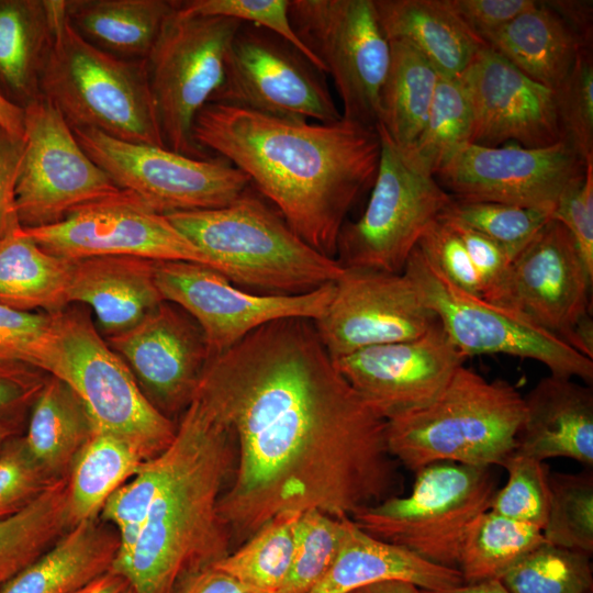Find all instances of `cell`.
Masks as SVG:
<instances>
[{"label": "cell", "mask_w": 593, "mask_h": 593, "mask_svg": "<svg viewBox=\"0 0 593 593\" xmlns=\"http://www.w3.org/2000/svg\"><path fill=\"white\" fill-rule=\"evenodd\" d=\"M52 336V314L0 305V362H19L42 370Z\"/></svg>", "instance_id": "obj_48"}, {"label": "cell", "mask_w": 593, "mask_h": 593, "mask_svg": "<svg viewBox=\"0 0 593 593\" xmlns=\"http://www.w3.org/2000/svg\"><path fill=\"white\" fill-rule=\"evenodd\" d=\"M22 435L11 438L0 451V522L23 511L58 481L33 459Z\"/></svg>", "instance_id": "obj_47"}, {"label": "cell", "mask_w": 593, "mask_h": 593, "mask_svg": "<svg viewBox=\"0 0 593 593\" xmlns=\"http://www.w3.org/2000/svg\"><path fill=\"white\" fill-rule=\"evenodd\" d=\"M289 15L320 70L332 77L342 118L376 127L390 44L373 0H290Z\"/></svg>", "instance_id": "obj_12"}, {"label": "cell", "mask_w": 593, "mask_h": 593, "mask_svg": "<svg viewBox=\"0 0 593 593\" xmlns=\"http://www.w3.org/2000/svg\"><path fill=\"white\" fill-rule=\"evenodd\" d=\"M301 513H282L212 566L259 593H278L289 574Z\"/></svg>", "instance_id": "obj_38"}, {"label": "cell", "mask_w": 593, "mask_h": 593, "mask_svg": "<svg viewBox=\"0 0 593 593\" xmlns=\"http://www.w3.org/2000/svg\"><path fill=\"white\" fill-rule=\"evenodd\" d=\"M325 74L287 41L242 23L230 44L224 76L210 102L320 123L342 119Z\"/></svg>", "instance_id": "obj_14"}, {"label": "cell", "mask_w": 593, "mask_h": 593, "mask_svg": "<svg viewBox=\"0 0 593 593\" xmlns=\"http://www.w3.org/2000/svg\"><path fill=\"white\" fill-rule=\"evenodd\" d=\"M472 112L459 76L439 74L422 132L409 147L418 161L435 174L470 144Z\"/></svg>", "instance_id": "obj_39"}, {"label": "cell", "mask_w": 593, "mask_h": 593, "mask_svg": "<svg viewBox=\"0 0 593 593\" xmlns=\"http://www.w3.org/2000/svg\"><path fill=\"white\" fill-rule=\"evenodd\" d=\"M552 219L571 234L584 266L593 276V160L586 163L584 177L562 194Z\"/></svg>", "instance_id": "obj_50"}, {"label": "cell", "mask_w": 593, "mask_h": 593, "mask_svg": "<svg viewBox=\"0 0 593 593\" xmlns=\"http://www.w3.org/2000/svg\"><path fill=\"white\" fill-rule=\"evenodd\" d=\"M439 217L450 224L465 245L482 283L481 295L497 286L511 262L505 251L484 234L458 221Z\"/></svg>", "instance_id": "obj_53"}, {"label": "cell", "mask_w": 593, "mask_h": 593, "mask_svg": "<svg viewBox=\"0 0 593 593\" xmlns=\"http://www.w3.org/2000/svg\"><path fill=\"white\" fill-rule=\"evenodd\" d=\"M495 242L512 261L552 219L545 210L485 201L454 200L440 215Z\"/></svg>", "instance_id": "obj_43"}, {"label": "cell", "mask_w": 593, "mask_h": 593, "mask_svg": "<svg viewBox=\"0 0 593 593\" xmlns=\"http://www.w3.org/2000/svg\"><path fill=\"white\" fill-rule=\"evenodd\" d=\"M240 25L223 16L184 14L178 1L165 21L145 64L166 148L210 158L193 139V124L222 83L227 51Z\"/></svg>", "instance_id": "obj_10"}, {"label": "cell", "mask_w": 593, "mask_h": 593, "mask_svg": "<svg viewBox=\"0 0 593 593\" xmlns=\"http://www.w3.org/2000/svg\"><path fill=\"white\" fill-rule=\"evenodd\" d=\"M97 430L79 395L63 380L48 376L30 407L24 444L54 480L65 479L78 452Z\"/></svg>", "instance_id": "obj_31"}, {"label": "cell", "mask_w": 593, "mask_h": 593, "mask_svg": "<svg viewBox=\"0 0 593 593\" xmlns=\"http://www.w3.org/2000/svg\"><path fill=\"white\" fill-rule=\"evenodd\" d=\"M550 505L542 529L545 540L553 546L593 552V474L549 473Z\"/></svg>", "instance_id": "obj_41"}, {"label": "cell", "mask_w": 593, "mask_h": 593, "mask_svg": "<svg viewBox=\"0 0 593 593\" xmlns=\"http://www.w3.org/2000/svg\"><path fill=\"white\" fill-rule=\"evenodd\" d=\"M496 490L493 467L435 462L415 472L409 495L387 499L350 518L374 538L458 569L467 529L490 508Z\"/></svg>", "instance_id": "obj_8"}, {"label": "cell", "mask_w": 593, "mask_h": 593, "mask_svg": "<svg viewBox=\"0 0 593 593\" xmlns=\"http://www.w3.org/2000/svg\"><path fill=\"white\" fill-rule=\"evenodd\" d=\"M166 216L234 284L295 295L335 282L344 270L249 188L226 206Z\"/></svg>", "instance_id": "obj_4"}, {"label": "cell", "mask_w": 593, "mask_h": 593, "mask_svg": "<svg viewBox=\"0 0 593 593\" xmlns=\"http://www.w3.org/2000/svg\"><path fill=\"white\" fill-rule=\"evenodd\" d=\"M192 135L202 150L243 171L302 239L336 259L345 219L378 172L377 126L343 118L333 123L279 118L209 102Z\"/></svg>", "instance_id": "obj_2"}, {"label": "cell", "mask_w": 593, "mask_h": 593, "mask_svg": "<svg viewBox=\"0 0 593 593\" xmlns=\"http://www.w3.org/2000/svg\"><path fill=\"white\" fill-rule=\"evenodd\" d=\"M289 2L290 0H187L178 1V8L188 15L223 16L264 29L290 43L317 67L292 27Z\"/></svg>", "instance_id": "obj_46"}, {"label": "cell", "mask_w": 593, "mask_h": 593, "mask_svg": "<svg viewBox=\"0 0 593 593\" xmlns=\"http://www.w3.org/2000/svg\"><path fill=\"white\" fill-rule=\"evenodd\" d=\"M68 302L88 305L107 337L125 332L164 302L155 261L130 256L74 260Z\"/></svg>", "instance_id": "obj_25"}, {"label": "cell", "mask_w": 593, "mask_h": 593, "mask_svg": "<svg viewBox=\"0 0 593 593\" xmlns=\"http://www.w3.org/2000/svg\"><path fill=\"white\" fill-rule=\"evenodd\" d=\"M15 206L23 228L49 226L121 191L88 156L60 112L43 97L24 107Z\"/></svg>", "instance_id": "obj_15"}, {"label": "cell", "mask_w": 593, "mask_h": 593, "mask_svg": "<svg viewBox=\"0 0 593 593\" xmlns=\"http://www.w3.org/2000/svg\"><path fill=\"white\" fill-rule=\"evenodd\" d=\"M459 78L471 105L470 144L546 147L562 139L555 90L526 76L488 45Z\"/></svg>", "instance_id": "obj_23"}, {"label": "cell", "mask_w": 593, "mask_h": 593, "mask_svg": "<svg viewBox=\"0 0 593 593\" xmlns=\"http://www.w3.org/2000/svg\"><path fill=\"white\" fill-rule=\"evenodd\" d=\"M72 264L44 250L19 226L0 243V305L48 314L66 309Z\"/></svg>", "instance_id": "obj_33"}, {"label": "cell", "mask_w": 593, "mask_h": 593, "mask_svg": "<svg viewBox=\"0 0 593 593\" xmlns=\"http://www.w3.org/2000/svg\"><path fill=\"white\" fill-rule=\"evenodd\" d=\"M23 230L44 250L69 260L130 256L212 268L166 215L126 190L81 205L56 224Z\"/></svg>", "instance_id": "obj_18"}, {"label": "cell", "mask_w": 593, "mask_h": 593, "mask_svg": "<svg viewBox=\"0 0 593 593\" xmlns=\"http://www.w3.org/2000/svg\"><path fill=\"white\" fill-rule=\"evenodd\" d=\"M177 593H259L210 566L190 577Z\"/></svg>", "instance_id": "obj_55"}, {"label": "cell", "mask_w": 593, "mask_h": 593, "mask_svg": "<svg viewBox=\"0 0 593 593\" xmlns=\"http://www.w3.org/2000/svg\"><path fill=\"white\" fill-rule=\"evenodd\" d=\"M484 43L533 80L556 90L570 72L585 41L545 1L522 12Z\"/></svg>", "instance_id": "obj_29"}, {"label": "cell", "mask_w": 593, "mask_h": 593, "mask_svg": "<svg viewBox=\"0 0 593 593\" xmlns=\"http://www.w3.org/2000/svg\"><path fill=\"white\" fill-rule=\"evenodd\" d=\"M381 155L362 215L342 227L336 260L343 268L402 273L421 237L451 203V195L409 147L379 125Z\"/></svg>", "instance_id": "obj_9"}, {"label": "cell", "mask_w": 593, "mask_h": 593, "mask_svg": "<svg viewBox=\"0 0 593 593\" xmlns=\"http://www.w3.org/2000/svg\"><path fill=\"white\" fill-rule=\"evenodd\" d=\"M558 122L567 141L584 163L593 160V58L583 47L555 90Z\"/></svg>", "instance_id": "obj_45"}, {"label": "cell", "mask_w": 593, "mask_h": 593, "mask_svg": "<svg viewBox=\"0 0 593 593\" xmlns=\"http://www.w3.org/2000/svg\"><path fill=\"white\" fill-rule=\"evenodd\" d=\"M127 585L128 581L124 577L108 571L74 593H121Z\"/></svg>", "instance_id": "obj_58"}, {"label": "cell", "mask_w": 593, "mask_h": 593, "mask_svg": "<svg viewBox=\"0 0 593 593\" xmlns=\"http://www.w3.org/2000/svg\"><path fill=\"white\" fill-rule=\"evenodd\" d=\"M418 588L404 581H383L362 588L363 593H416Z\"/></svg>", "instance_id": "obj_61"}, {"label": "cell", "mask_w": 593, "mask_h": 593, "mask_svg": "<svg viewBox=\"0 0 593 593\" xmlns=\"http://www.w3.org/2000/svg\"><path fill=\"white\" fill-rule=\"evenodd\" d=\"M116 529L100 517L71 527L42 556L0 586V593H74L110 571Z\"/></svg>", "instance_id": "obj_28"}, {"label": "cell", "mask_w": 593, "mask_h": 593, "mask_svg": "<svg viewBox=\"0 0 593 593\" xmlns=\"http://www.w3.org/2000/svg\"><path fill=\"white\" fill-rule=\"evenodd\" d=\"M334 288L326 312L313 322L334 360L417 338L439 323L404 272L344 268Z\"/></svg>", "instance_id": "obj_20"}, {"label": "cell", "mask_w": 593, "mask_h": 593, "mask_svg": "<svg viewBox=\"0 0 593 593\" xmlns=\"http://www.w3.org/2000/svg\"><path fill=\"white\" fill-rule=\"evenodd\" d=\"M446 1L462 22L481 40L503 27L537 2L535 0Z\"/></svg>", "instance_id": "obj_51"}, {"label": "cell", "mask_w": 593, "mask_h": 593, "mask_svg": "<svg viewBox=\"0 0 593 593\" xmlns=\"http://www.w3.org/2000/svg\"><path fill=\"white\" fill-rule=\"evenodd\" d=\"M592 282L571 234L551 219L481 296L571 346L580 322L592 315Z\"/></svg>", "instance_id": "obj_19"}, {"label": "cell", "mask_w": 593, "mask_h": 593, "mask_svg": "<svg viewBox=\"0 0 593 593\" xmlns=\"http://www.w3.org/2000/svg\"><path fill=\"white\" fill-rule=\"evenodd\" d=\"M590 557L545 541L510 569L500 581L508 593H592Z\"/></svg>", "instance_id": "obj_40"}, {"label": "cell", "mask_w": 593, "mask_h": 593, "mask_svg": "<svg viewBox=\"0 0 593 593\" xmlns=\"http://www.w3.org/2000/svg\"><path fill=\"white\" fill-rule=\"evenodd\" d=\"M416 593H508L500 580H488L475 583H463L459 586L443 590H422Z\"/></svg>", "instance_id": "obj_59"}, {"label": "cell", "mask_w": 593, "mask_h": 593, "mask_svg": "<svg viewBox=\"0 0 593 593\" xmlns=\"http://www.w3.org/2000/svg\"><path fill=\"white\" fill-rule=\"evenodd\" d=\"M417 247L454 284L469 293L482 294L481 280L465 245L446 220L438 217L432 223Z\"/></svg>", "instance_id": "obj_49"}, {"label": "cell", "mask_w": 593, "mask_h": 593, "mask_svg": "<svg viewBox=\"0 0 593 593\" xmlns=\"http://www.w3.org/2000/svg\"><path fill=\"white\" fill-rule=\"evenodd\" d=\"M24 415L0 417V451L11 438L23 434Z\"/></svg>", "instance_id": "obj_60"}, {"label": "cell", "mask_w": 593, "mask_h": 593, "mask_svg": "<svg viewBox=\"0 0 593 593\" xmlns=\"http://www.w3.org/2000/svg\"><path fill=\"white\" fill-rule=\"evenodd\" d=\"M155 280L164 301L179 306L197 322L210 358L269 322L317 321L335 289L331 282L295 295L251 293L235 287L219 271L189 261H155Z\"/></svg>", "instance_id": "obj_16"}, {"label": "cell", "mask_w": 593, "mask_h": 593, "mask_svg": "<svg viewBox=\"0 0 593 593\" xmlns=\"http://www.w3.org/2000/svg\"><path fill=\"white\" fill-rule=\"evenodd\" d=\"M347 518L318 510L299 515L290 571L278 593H307L322 579L339 551Z\"/></svg>", "instance_id": "obj_42"}, {"label": "cell", "mask_w": 593, "mask_h": 593, "mask_svg": "<svg viewBox=\"0 0 593 593\" xmlns=\"http://www.w3.org/2000/svg\"><path fill=\"white\" fill-rule=\"evenodd\" d=\"M585 41L591 42L592 5L582 1H546Z\"/></svg>", "instance_id": "obj_56"}, {"label": "cell", "mask_w": 593, "mask_h": 593, "mask_svg": "<svg viewBox=\"0 0 593 593\" xmlns=\"http://www.w3.org/2000/svg\"><path fill=\"white\" fill-rule=\"evenodd\" d=\"M72 27L89 43L114 56L145 60L176 9L170 0H69Z\"/></svg>", "instance_id": "obj_32"}, {"label": "cell", "mask_w": 593, "mask_h": 593, "mask_svg": "<svg viewBox=\"0 0 593 593\" xmlns=\"http://www.w3.org/2000/svg\"><path fill=\"white\" fill-rule=\"evenodd\" d=\"M165 456L160 488L122 573L134 593H177L190 577L233 550L219 513L236 465L230 428L194 398Z\"/></svg>", "instance_id": "obj_3"}, {"label": "cell", "mask_w": 593, "mask_h": 593, "mask_svg": "<svg viewBox=\"0 0 593 593\" xmlns=\"http://www.w3.org/2000/svg\"><path fill=\"white\" fill-rule=\"evenodd\" d=\"M24 139L0 127V243L20 225L15 206V183Z\"/></svg>", "instance_id": "obj_54"}, {"label": "cell", "mask_w": 593, "mask_h": 593, "mask_svg": "<svg viewBox=\"0 0 593 593\" xmlns=\"http://www.w3.org/2000/svg\"><path fill=\"white\" fill-rule=\"evenodd\" d=\"M515 451L541 461L563 457L593 467V389L549 374L524 396Z\"/></svg>", "instance_id": "obj_24"}, {"label": "cell", "mask_w": 593, "mask_h": 593, "mask_svg": "<svg viewBox=\"0 0 593 593\" xmlns=\"http://www.w3.org/2000/svg\"><path fill=\"white\" fill-rule=\"evenodd\" d=\"M381 30L426 57L441 75L460 76L486 44L446 0H373Z\"/></svg>", "instance_id": "obj_27"}, {"label": "cell", "mask_w": 593, "mask_h": 593, "mask_svg": "<svg viewBox=\"0 0 593 593\" xmlns=\"http://www.w3.org/2000/svg\"><path fill=\"white\" fill-rule=\"evenodd\" d=\"M145 461L130 443L96 430L76 456L66 477L71 527L98 518L109 497L132 479Z\"/></svg>", "instance_id": "obj_34"}, {"label": "cell", "mask_w": 593, "mask_h": 593, "mask_svg": "<svg viewBox=\"0 0 593 593\" xmlns=\"http://www.w3.org/2000/svg\"><path fill=\"white\" fill-rule=\"evenodd\" d=\"M121 593H134V590L131 585H127Z\"/></svg>", "instance_id": "obj_62"}, {"label": "cell", "mask_w": 593, "mask_h": 593, "mask_svg": "<svg viewBox=\"0 0 593 593\" xmlns=\"http://www.w3.org/2000/svg\"><path fill=\"white\" fill-rule=\"evenodd\" d=\"M403 272L466 358L502 354L533 359L552 376L578 378L592 385V359L515 312L460 289L417 246Z\"/></svg>", "instance_id": "obj_11"}, {"label": "cell", "mask_w": 593, "mask_h": 593, "mask_svg": "<svg viewBox=\"0 0 593 593\" xmlns=\"http://www.w3.org/2000/svg\"><path fill=\"white\" fill-rule=\"evenodd\" d=\"M52 315L53 337L42 371L79 395L97 430L124 439L146 460L166 450L177 423L150 403L90 315L68 306Z\"/></svg>", "instance_id": "obj_7"}, {"label": "cell", "mask_w": 593, "mask_h": 593, "mask_svg": "<svg viewBox=\"0 0 593 593\" xmlns=\"http://www.w3.org/2000/svg\"><path fill=\"white\" fill-rule=\"evenodd\" d=\"M194 398L235 440L219 502L233 545L282 513L353 517L403 490L388 421L338 371L313 321L269 322L210 358Z\"/></svg>", "instance_id": "obj_1"}, {"label": "cell", "mask_w": 593, "mask_h": 593, "mask_svg": "<svg viewBox=\"0 0 593 593\" xmlns=\"http://www.w3.org/2000/svg\"><path fill=\"white\" fill-rule=\"evenodd\" d=\"M72 131L119 189L132 192L164 215L226 206L250 186L243 171L221 157L198 159L166 147L116 139L92 128Z\"/></svg>", "instance_id": "obj_13"}, {"label": "cell", "mask_w": 593, "mask_h": 593, "mask_svg": "<svg viewBox=\"0 0 593 593\" xmlns=\"http://www.w3.org/2000/svg\"><path fill=\"white\" fill-rule=\"evenodd\" d=\"M545 541L540 528L488 510L467 529L460 548L458 570L465 583L500 580Z\"/></svg>", "instance_id": "obj_36"}, {"label": "cell", "mask_w": 593, "mask_h": 593, "mask_svg": "<svg viewBox=\"0 0 593 593\" xmlns=\"http://www.w3.org/2000/svg\"><path fill=\"white\" fill-rule=\"evenodd\" d=\"M54 35L41 78V97L71 130L92 128L113 138L164 146L145 60L114 56L70 24L65 0H53Z\"/></svg>", "instance_id": "obj_6"}, {"label": "cell", "mask_w": 593, "mask_h": 593, "mask_svg": "<svg viewBox=\"0 0 593 593\" xmlns=\"http://www.w3.org/2000/svg\"><path fill=\"white\" fill-rule=\"evenodd\" d=\"M502 467L508 478L505 485L496 490L489 510L542 530L550 505L549 466L513 452Z\"/></svg>", "instance_id": "obj_44"}, {"label": "cell", "mask_w": 593, "mask_h": 593, "mask_svg": "<svg viewBox=\"0 0 593 593\" xmlns=\"http://www.w3.org/2000/svg\"><path fill=\"white\" fill-rule=\"evenodd\" d=\"M53 35V0H0V83L22 108L41 98Z\"/></svg>", "instance_id": "obj_30"}, {"label": "cell", "mask_w": 593, "mask_h": 593, "mask_svg": "<svg viewBox=\"0 0 593 593\" xmlns=\"http://www.w3.org/2000/svg\"><path fill=\"white\" fill-rule=\"evenodd\" d=\"M524 413V396L511 383L461 366L429 404L388 421V447L414 473L443 461L502 467Z\"/></svg>", "instance_id": "obj_5"}, {"label": "cell", "mask_w": 593, "mask_h": 593, "mask_svg": "<svg viewBox=\"0 0 593 593\" xmlns=\"http://www.w3.org/2000/svg\"><path fill=\"white\" fill-rule=\"evenodd\" d=\"M349 593H363L362 589H359V590H356V591H353V592H349Z\"/></svg>", "instance_id": "obj_63"}, {"label": "cell", "mask_w": 593, "mask_h": 593, "mask_svg": "<svg viewBox=\"0 0 593 593\" xmlns=\"http://www.w3.org/2000/svg\"><path fill=\"white\" fill-rule=\"evenodd\" d=\"M0 127L8 133L23 137L24 108L12 102L0 92Z\"/></svg>", "instance_id": "obj_57"}, {"label": "cell", "mask_w": 593, "mask_h": 593, "mask_svg": "<svg viewBox=\"0 0 593 593\" xmlns=\"http://www.w3.org/2000/svg\"><path fill=\"white\" fill-rule=\"evenodd\" d=\"M66 500L65 478L23 511L0 522V586L71 528Z\"/></svg>", "instance_id": "obj_37"}, {"label": "cell", "mask_w": 593, "mask_h": 593, "mask_svg": "<svg viewBox=\"0 0 593 593\" xmlns=\"http://www.w3.org/2000/svg\"><path fill=\"white\" fill-rule=\"evenodd\" d=\"M47 374L19 362H0V417L25 415Z\"/></svg>", "instance_id": "obj_52"}, {"label": "cell", "mask_w": 593, "mask_h": 593, "mask_svg": "<svg viewBox=\"0 0 593 593\" xmlns=\"http://www.w3.org/2000/svg\"><path fill=\"white\" fill-rule=\"evenodd\" d=\"M466 360L438 323L417 338L365 348L334 362L389 421L429 404Z\"/></svg>", "instance_id": "obj_21"}, {"label": "cell", "mask_w": 593, "mask_h": 593, "mask_svg": "<svg viewBox=\"0 0 593 593\" xmlns=\"http://www.w3.org/2000/svg\"><path fill=\"white\" fill-rule=\"evenodd\" d=\"M585 165L564 139L546 147L468 144L436 174L458 201H485L553 211L584 177Z\"/></svg>", "instance_id": "obj_17"}, {"label": "cell", "mask_w": 593, "mask_h": 593, "mask_svg": "<svg viewBox=\"0 0 593 593\" xmlns=\"http://www.w3.org/2000/svg\"><path fill=\"white\" fill-rule=\"evenodd\" d=\"M390 61L379 98L378 124L401 146H410L426 122L439 78L411 45L390 41Z\"/></svg>", "instance_id": "obj_35"}, {"label": "cell", "mask_w": 593, "mask_h": 593, "mask_svg": "<svg viewBox=\"0 0 593 593\" xmlns=\"http://www.w3.org/2000/svg\"><path fill=\"white\" fill-rule=\"evenodd\" d=\"M393 580L422 590H443L465 583L458 569L435 564L403 547L374 538L349 517L334 562L307 593H349Z\"/></svg>", "instance_id": "obj_26"}, {"label": "cell", "mask_w": 593, "mask_h": 593, "mask_svg": "<svg viewBox=\"0 0 593 593\" xmlns=\"http://www.w3.org/2000/svg\"><path fill=\"white\" fill-rule=\"evenodd\" d=\"M107 342L159 412L171 418L186 411L210 359L203 333L188 313L164 301Z\"/></svg>", "instance_id": "obj_22"}]
</instances>
